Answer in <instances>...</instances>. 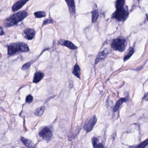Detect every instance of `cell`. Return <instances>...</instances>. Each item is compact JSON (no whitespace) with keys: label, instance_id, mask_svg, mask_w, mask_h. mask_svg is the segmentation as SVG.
I'll return each instance as SVG.
<instances>
[{"label":"cell","instance_id":"cell-1","mask_svg":"<svg viewBox=\"0 0 148 148\" xmlns=\"http://www.w3.org/2000/svg\"><path fill=\"white\" fill-rule=\"evenodd\" d=\"M28 16V13L25 11H20L13 14L5 19L3 24L6 27H10L17 25Z\"/></svg>","mask_w":148,"mask_h":148},{"label":"cell","instance_id":"cell-2","mask_svg":"<svg viewBox=\"0 0 148 148\" xmlns=\"http://www.w3.org/2000/svg\"><path fill=\"white\" fill-rule=\"evenodd\" d=\"M7 54L9 56H12L19 53L27 52L30 50L28 45L22 42L11 44L7 46Z\"/></svg>","mask_w":148,"mask_h":148},{"label":"cell","instance_id":"cell-3","mask_svg":"<svg viewBox=\"0 0 148 148\" xmlns=\"http://www.w3.org/2000/svg\"><path fill=\"white\" fill-rule=\"evenodd\" d=\"M127 44L126 40L124 39L117 38L113 41L111 47L114 50L123 52L126 49Z\"/></svg>","mask_w":148,"mask_h":148},{"label":"cell","instance_id":"cell-4","mask_svg":"<svg viewBox=\"0 0 148 148\" xmlns=\"http://www.w3.org/2000/svg\"><path fill=\"white\" fill-rule=\"evenodd\" d=\"M128 15V13L124 7L118 8L113 14V17L118 21L126 20Z\"/></svg>","mask_w":148,"mask_h":148},{"label":"cell","instance_id":"cell-5","mask_svg":"<svg viewBox=\"0 0 148 148\" xmlns=\"http://www.w3.org/2000/svg\"><path fill=\"white\" fill-rule=\"evenodd\" d=\"M52 132L48 127H44L39 133V135L44 140L49 142L52 137Z\"/></svg>","mask_w":148,"mask_h":148},{"label":"cell","instance_id":"cell-6","mask_svg":"<svg viewBox=\"0 0 148 148\" xmlns=\"http://www.w3.org/2000/svg\"><path fill=\"white\" fill-rule=\"evenodd\" d=\"M97 122V119L96 116H93L89 120L86 121L85 123L84 127V129L87 133L90 132L92 130L94 126L95 125Z\"/></svg>","mask_w":148,"mask_h":148},{"label":"cell","instance_id":"cell-7","mask_svg":"<svg viewBox=\"0 0 148 148\" xmlns=\"http://www.w3.org/2000/svg\"><path fill=\"white\" fill-rule=\"evenodd\" d=\"M35 31L32 28H27L23 32L24 38L28 40H31L34 38Z\"/></svg>","mask_w":148,"mask_h":148},{"label":"cell","instance_id":"cell-8","mask_svg":"<svg viewBox=\"0 0 148 148\" xmlns=\"http://www.w3.org/2000/svg\"><path fill=\"white\" fill-rule=\"evenodd\" d=\"M30 0H19L13 5L12 10L13 12H15L20 10Z\"/></svg>","mask_w":148,"mask_h":148},{"label":"cell","instance_id":"cell-9","mask_svg":"<svg viewBox=\"0 0 148 148\" xmlns=\"http://www.w3.org/2000/svg\"><path fill=\"white\" fill-rule=\"evenodd\" d=\"M68 7L69 12L72 15H74L76 14V6L74 0H65Z\"/></svg>","mask_w":148,"mask_h":148},{"label":"cell","instance_id":"cell-10","mask_svg":"<svg viewBox=\"0 0 148 148\" xmlns=\"http://www.w3.org/2000/svg\"><path fill=\"white\" fill-rule=\"evenodd\" d=\"M60 45L65 46L71 50H75L77 48V47L72 43L70 41L67 40H61L59 42Z\"/></svg>","mask_w":148,"mask_h":148},{"label":"cell","instance_id":"cell-11","mask_svg":"<svg viewBox=\"0 0 148 148\" xmlns=\"http://www.w3.org/2000/svg\"><path fill=\"white\" fill-rule=\"evenodd\" d=\"M44 73L40 72H37L35 73L33 77V82L34 83H38L40 82L44 77Z\"/></svg>","mask_w":148,"mask_h":148},{"label":"cell","instance_id":"cell-12","mask_svg":"<svg viewBox=\"0 0 148 148\" xmlns=\"http://www.w3.org/2000/svg\"><path fill=\"white\" fill-rule=\"evenodd\" d=\"M107 52L106 50H104L103 51H101L100 52L98 55H97V57H96V59L95 60V64H98L100 60H102L105 58L107 54Z\"/></svg>","mask_w":148,"mask_h":148},{"label":"cell","instance_id":"cell-13","mask_svg":"<svg viewBox=\"0 0 148 148\" xmlns=\"http://www.w3.org/2000/svg\"><path fill=\"white\" fill-rule=\"evenodd\" d=\"M127 100V97L119 99L117 102L114 108H113L114 112L117 111L119 109V108L121 106V105H122L123 103L124 102H126Z\"/></svg>","mask_w":148,"mask_h":148},{"label":"cell","instance_id":"cell-14","mask_svg":"<svg viewBox=\"0 0 148 148\" xmlns=\"http://www.w3.org/2000/svg\"><path fill=\"white\" fill-rule=\"evenodd\" d=\"M72 73H73V74L76 76L77 78L80 79V69L79 65L77 64H76L74 66Z\"/></svg>","mask_w":148,"mask_h":148},{"label":"cell","instance_id":"cell-15","mask_svg":"<svg viewBox=\"0 0 148 148\" xmlns=\"http://www.w3.org/2000/svg\"><path fill=\"white\" fill-rule=\"evenodd\" d=\"M99 139L96 137H93L92 139V143L93 147L95 148H102L104 147L103 145L99 143Z\"/></svg>","mask_w":148,"mask_h":148},{"label":"cell","instance_id":"cell-16","mask_svg":"<svg viewBox=\"0 0 148 148\" xmlns=\"http://www.w3.org/2000/svg\"><path fill=\"white\" fill-rule=\"evenodd\" d=\"M92 22L93 23L96 22L99 17V12L98 10H95L92 12Z\"/></svg>","mask_w":148,"mask_h":148},{"label":"cell","instance_id":"cell-17","mask_svg":"<svg viewBox=\"0 0 148 148\" xmlns=\"http://www.w3.org/2000/svg\"><path fill=\"white\" fill-rule=\"evenodd\" d=\"M21 141H22L23 144L27 146V147H33L32 143L31 140L29 139H27L24 138L23 137H21Z\"/></svg>","mask_w":148,"mask_h":148},{"label":"cell","instance_id":"cell-18","mask_svg":"<svg viewBox=\"0 0 148 148\" xmlns=\"http://www.w3.org/2000/svg\"><path fill=\"white\" fill-rule=\"evenodd\" d=\"M45 107L44 106L40 107L38 108V109H36L34 112V114L36 116L38 117H40L43 114L45 111Z\"/></svg>","mask_w":148,"mask_h":148},{"label":"cell","instance_id":"cell-19","mask_svg":"<svg viewBox=\"0 0 148 148\" xmlns=\"http://www.w3.org/2000/svg\"><path fill=\"white\" fill-rule=\"evenodd\" d=\"M34 15L36 18H42L46 16V13L45 11H39L34 13Z\"/></svg>","mask_w":148,"mask_h":148},{"label":"cell","instance_id":"cell-20","mask_svg":"<svg viewBox=\"0 0 148 148\" xmlns=\"http://www.w3.org/2000/svg\"><path fill=\"white\" fill-rule=\"evenodd\" d=\"M134 52V50L133 48V47H131V48H129V52L128 54H127L125 56V58H124V61L128 60L131 58V56L133 55Z\"/></svg>","mask_w":148,"mask_h":148},{"label":"cell","instance_id":"cell-21","mask_svg":"<svg viewBox=\"0 0 148 148\" xmlns=\"http://www.w3.org/2000/svg\"><path fill=\"white\" fill-rule=\"evenodd\" d=\"M125 4V0H117L116 1V8H122L124 7V5Z\"/></svg>","mask_w":148,"mask_h":148},{"label":"cell","instance_id":"cell-22","mask_svg":"<svg viewBox=\"0 0 148 148\" xmlns=\"http://www.w3.org/2000/svg\"><path fill=\"white\" fill-rule=\"evenodd\" d=\"M148 145V139H147L146 140H145L143 142L139 144L137 147L138 148H144L146 147L147 145Z\"/></svg>","mask_w":148,"mask_h":148},{"label":"cell","instance_id":"cell-23","mask_svg":"<svg viewBox=\"0 0 148 148\" xmlns=\"http://www.w3.org/2000/svg\"><path fill=\"white\" fill-rule=\"evenodd\" d=\"M54 23V21L51 18H49L48 19H46L44 21L43 23L42 24V26H44L47 24H49V23Z\"/></svg>","mask_w":148,"mask_h":148},{"label":"cell","instance_id":"cell-24","mask_svg":"<svg viewBox=\"0 0 148 148\" xmlns=\"http://www.w3.org/2000/svg\"><path fill=\"white\" fill-rule=\"evenodd\" d=\"M31 63L30 62H28V63H27L26 64H24L22 67V70H27L31 66Z\"/></svg>","mask_w":148,"mask_h":148},{"label":"cell","instance_id":"cell-25","mask_svg":"<svg viewBox=\"0 0 148 148\" xmlns=\"http://www.w3.org/2000/svg\"><path fill=\"white\" fill-rule=\"evenodd\" d=\"M33 97L31 95L27 96L26 98V102L27 103H30L33 101Z\"/></svg>","mask_w":148,"mask_h":148},{"label":"cell","instance_id":"cell-26","mask_svg":"<svg viewBox=\"0 0 148 148\" xmlns=\"http://www.w3.org/2000/svg\"><path fill=\"white\" fill-rule=\"evenodd\" d=\"M144 98L145 100H147L148 101V93H146L145 95L144 96Z\"/></svg>","mask_w":148,"mask_h":148},{"label":"cell","instance_id":"cell-27","mask_svg":"<svg viewBox=\"0 0 148 148\" xmlns=\"http://www.w3.org/2000/svg\"><path fill=\"white\" fill-rule=\"evenodd\" d=\"M1 35L2 36V35H4V32L3 31V29H2V27H1Z\"/></svg>","mask_w":148,"mask_h":148},{"label":"cell","instance_id":"cell-28","mask_svg":"<svg viewBox=\"0 0 148 148\" xmlns=\"http://www.w3.org/2000/svg\"></svg>","mask_w":148,"mask_h":148}]
</instances>
